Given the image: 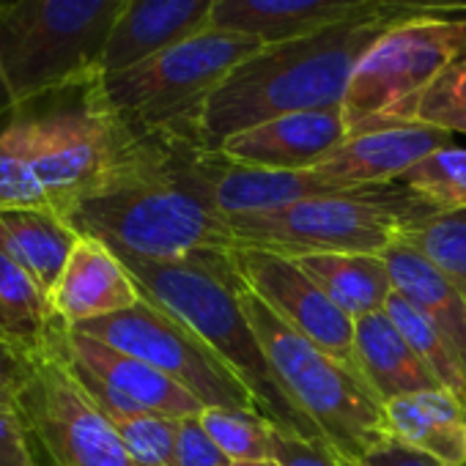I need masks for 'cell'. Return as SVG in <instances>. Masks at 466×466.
<instances>
[{
    "label": "cell",
    "instance_id": "obj_1",
    "mask_svg": "<svg viewBox=\"0 0 466 466\" xmlns=\"http://www.w3.org/2000/svg\"><path fill=\"white\" fill-rule=\"evenodd\" d=\"M195 151L198 143L181 135H137L110 178L66 219L80 237L148 261L230 253L237 237L200 187Z\"/></svg>",
    "mask_w": 466,
    "mask_h": 466
},
{
    "label": "cell",
    "instance_id": "obj_2",
    "mask_svg": "<svg viewBox=\"0 0 466 466\" xmlns=\"http://www.w3.org/2000/svg\"><path fill=\"white\" fill-rule=\"evenodd\" d=\"M395 23L400 17L387 0L362 17L324 31L261 45L233 66L200 105L192 140L206 151H217L230 135L264 121L289 113L343 107L357 64Z\"/></svg>",
    "mask_w": 466,
    "mask_h": 466
},
{
    "label": "cell",
    "instance_id": "obj_3",
    "mask_svg": "<svg viewBox=\"0 0 466 466\" xmlns=\"http://www.w3.org/2000/svg\"><path fill=\"white\" fill-rule=\"evenodd\" d=\"M140 294L189 327L253 395L258 411L289 433L327 441L275 373L250 319L242 310V280L230 253L184 261H148L118 253ZM329 444V441H327Z\"/></svg>",
    "mask_w": 466,
    "mask_h": 466
},
{
    "label": "cell",
    "instance_id": "obj_4",
    "mask_svg": "<svg viewBox=\"0 0 466 466\" xmlns=\"http://www.w3.org/2000/svg\"><path fill=\"white\" fill-rule=\"evenodd\" d=\"M124 0H15L0 9V127L99 75Z\"/></svg>",
    "mask_w": 466,
    "mask_h": 466
},
{
    "label": "cell",
    "instance_id": "obj_5",
    "mask_svg": "<svg viewBox=\"0 0 466 466\" xmlns=\"http://www.w3.org/2000/svg\"><path fill=\"white\" fill-rule=\"evenodd\" d=\"M239 302L283 387L343 458H368L392 444L384 403L360 373L280 321L245 283Z\"/></svg>",
    "mask_w": 466,
    "mask_h": 466
},
{
    "label": "cell",
    "instance_id": "obj_6",
    "mask_svg": "<svg viewBox=\"0 0 466 466\" xmlns=\"http://www.w3.org/2000/svg\"><path fill=\"white\" fill-rule=\"evenodd\" d=\"M428 214L433 208L395 181L305 198L275 211L228 217V222L237 248H264L289 258L310 253L384 256L406 225Z\"/></svg>",
    "mask_w": 466,
    "mask_h": 466
},
{
    "label": "cell",
    "instance_id": "obj_7",
    "mask_svg": "<svg viewBox=\"0 0 466 466\" xmlns=\"http://www.w3.org/2000/svg\"><path fill=\"white\" fill-rule=\"evenodd\" d=\"M258 47L261 42L253 36L206 28L129 69L99 75V88L110 110L135 135H181L192 140L200 105Z\"/></svg>",
    "mask_w": 466,
    "mask_h": 466
},
{
    "label": "cell",
    "instance_id": "obj_8",
    "mask_svg": "<svg viewBox=\"0 0 466 466\" xmlns=\"http://www.w3.org/2000/svg\"><path fill=\"white\" fill-rule=\"evenodd\" d=\"M64 332L36 357V373L20 395L39 466H135L113 422L88 398L64 357Z\"/></svg>",
    "mask_w": 466,
    "mask_h": 466
},
{
    "label": "cell",
    "instance_id": "obj_9",
    "mask_svg": "<svg viewBox=\"0 0 466 466\" xmlns=\"http://www.w3.org/2000/svg\"><path fill=\"white\" fill-rule=\"evenodd\" d=\"M461 58H466V23L431 17L395 23L351 75L343 99L349 135L390 116Z\"/></svg>",
    "mask_w": 466,
    "mask_h": 466
},
{
    "label": "cell",
    "instance_id": "obj_10",
    "mask_svg": "<svg viewBox=\"0 0 466 466\" xmlns=\"http://www.w3.org/2000/svg\"><path fill=\"white\" fill-rule=\"evenodd\" d=\"M72 329H80L124 354L148 362L159 373L178 381L187 392H192L203 409L228 406L258 411L250 390L228 370V365L189 327H184L146 297L129 310Z\"/></svg>",
    "mask_w": 466,
    "mask_h": 466
},
{
    "label": "cell",
    "instance_id": "obj_11",
    "mask_svg": "<svg viewBox=\"0 0 466 466\" xmlns=\"http://www.w3.org/2000/svg\"><path fill=\"white\" fill-rule=\"evenodd\" d=\"M230 264L239 280L264 299L280 321L360 373L354 357V321L294 258L264 248H233Z\"/></svg>",
    "mask_w": 466,
    "mask_h": 466
},
{
    "label": "cell",
    "instance_id": "obj_12",
    "mask_svg": "<svg viewBox=\"0 0 466 466\" xmlns=\"http://www.w3.org/2000/svg\"><path fill=\"white\" fill-rule=\"evenodd\" d=\"M444 146H452V135L444 129L414 121H381L351 132L310 170L343 189L381 187L395 184L411 165Z\"/></svg>",
    "mask_w": 466,
    "mask_h": 466
},
{
    "label": "cell",
    "instance_id": "obj_13",
    "mask_svg": "<svg viewBox=\"0 0 466 466\" xmlns=\"http://www.w3.org/2000/svg\"><path fill=\"white\" fill-rule=\"evenodd\" d=\"M349 137L343 107L289 113L219 143V154L230 162L269 170H310L332 148Z\"/></svg>",
    "mask_w": 466,
    "mask_h": 466
},
{
    "label": "cell",
    "instance_id": "obj_14",
    "mask_svg": "<svg viewBox=\"0 0 466 466\" xmlns=\"http://www.w3.org/2000/svg\"><path fill=\"white\" fill-rule=\"evenodd\" d=\"M195 170L206 198L222 217L275 211L305 198L343 192V187L324 181L313 170H269L239 165L219 151H206L200 146L195 151Z\"/></svg>",
    "mask_w": 466,
    "mask_h": 466
},
{
    "label": "cell",
    "instance_id": "obj_15",
    "mask_svg": "<svg viewBox=\"0 0 466 466\" xmlns=\"http://www.w3.org/2000/svg\"><path fill=\"white\" fill-rule=\"evenodd\" d=\"M50 299L66 327H80L135 308L143 294L110 245L80 237Z\"/></svg>",
    "mask_w": 466,
    "mask_h": 466
},
{
    "label": "cell",
    "instance_id": "obj_16",
    "mask_svg": "<svg viewBox=\"0 0 466 466\" xmlns=\"http://www.w3.org/2000/svg\"><path fill=\"white\" fill-rule=\"evenodd\" d=\"M64 354L77 368L99 376L107 387H113L132 409L154 411L165 417H195L203 411V403L187 392L178 381L159 373L148 362L124 354L80 329H66L64 335Z\"/></svg>",
    "mask_w": 466,
    "mask_h": 466
},
{
    "label": "cell",
    "instance_id": "obj_17",
    "mask_svg": "<svg viewBox=\"0 0 466 466\" xmlns=\"http://www.w3.org/2000/svg\"><path fill=\"white\" fill-rule=\"evenodd\" d=\"M217 0H124L99 75L132 64L211 28Z\"/></svg>",
    "mask_w": 466,
    "mask_h": 466
},
{
    "label": "cell",
    "instance_id": "obj_18",
    "mask_svg": "<svg viewBox=\"0 0 466 466\" xmlns=\"http://www.w3.org/2000/svg\"><path fill=\"white\" fill-rule=\"evenodd\" d=\"M384 4L387 0H217L211 28L272 45L362 17Z\"/></svg>",
    "mask_w": 466,
    "mask_h": 466
},
{
    "label": "cell",
    "instance_id": "obj_19",
    "mask_svg": "<svg viewBox=\"0 0 466 466\" xmlns=\"http://www.w3.org/2000/svg\"><path fill=\"white\" fill-rule=\"evenodd\" d=\"M395 444L439 466H466V403L444 387L400 395L384 403Z\"/></svg>",
    "mask_w": 466,
    "mask_h": 466
},
{
    "label": "cell",
    "instance_id": "obj_20",
    "mask_svg": "<svg viewBox=\"0 0 466 466\" xmlns=\"http://www.w3.org/2000/svg\"><path fill=\"white\" fill-rule=\"evenodd\" d=\"M354 357L381 403L441 387L384 310L354 321Z\"/></svg>",
    "mask_w": 466,
    "mask_h": 466
},
{
    "label": "cell",
    "instance_id": "obj_21",
    "mask_svg": "<svg viewBox=\"0 0 466 466\" xmlns=\"http://www.w3.org/2000/svg\"><path fill=\"white\" fill-rule=\"evenodd\" d=\"M80 233L75 225L50 208H9L0 211V250L15 258L47 294L58 286Z\"/></svg>",
    "mask_w": 466,
    "mask_h": 466
},
{
    "label": "cell",
    "instance_id": "obj_22",
    "mask_svg": "<svg viewBox=\"0 0 466 466\" xmlns=\"http://www.w3.org/2000/svg\"><path fill=\"white\" fill-rule=\"evenodd\" d=\"M384 261L390 267L395 291L433 324V329L452 346L466 370V297L425 258L400 242L384 253Z\"/></svg>",
    "mask_w": 466,
    "mask_h": 466
},
{
    "label": "cell",
    "instance_id": "obj_23",
    "mask_svg": "<svg viewBox=\"0 0 466 466\" xmlns=\"http://www.w3.org/2000/svg\"><path fill=\"white\" fill-rule=\"evenodd\" d=\"M313 283L351 319L384 310L392 297V275L384 256L370 253H310L294 258Z\"/></svg>",
    "mask_w": 466,
    "mask_h": 466
},
{
    "label": "cell",
    "instance_id": "obj_24",
    "mask_svg": "<svg viewBox=\"0 0 466 466\" xmlns=\"http://www.w3.org/2000/svg\"><path fill=\"white\" fill-rule=\"evenodd\" d=\"M50 294L0 250V340L42 357L64 332Z\"/></svg>",
    "mask_w": 466,
    "mask_h": 466
},
{
    "label": "cell",
    "instance_id": "obj_25",
    "mask_svg": "<svg viewBox=\"0 0 466 466\" xmlns=\"http://www.w3.org/2000/svg\"><path fill=\"white\" fill-rule=\"evenodd\" d=\"M398 242L411 248L466 297V208L433 211L406 225Z\"/></svg>",
    "mask_w": 466,
    "mask_h": 466
},
{
    "label": "cell",
    "instance_id": "obj_26",
    "mask_svg": "<svg viewBox=\"0 0 466 466\" xmlns=\"http://www.w3.org/2000/svg\"><path fill=\"white\" fill-rule=\"evenodd\" d=\"M384 313L400 329V335L409 340L414 354L428 365L433 379L466 403V370H463L458 354L452 351V346L433 329V324L411 302H406L398 291H392V297L387 299Z\"/></svg>",
    "mask_w": 466,
    "mask_h": 466
},
{
    "label": "cell",
    "instance_id": "obj_27",
    "mask_svg": "<svg viewBox=\"0 0 466 466\" xmlns=\"http://www.w3.org/2000/svg\"><path fill=\"white\" fill-rule=\"evenodd\" d=\"M381 121H414V124L444 129L450 135L452 132L466 135V58L450 64L433 83H428L417 96L395 107Z\"/></svg>",
    "mask_w": 466,
    "mask_h": 466
},
{
    "label": "cell",
    "instance_id": "obj_28",
    "mask_svg": "<svg viewBox=\"0 0 466 466\" xmlns=\"http://www.w3.org/2000/svg\"><path fill=\"white\" fill-rule=\"evenodd\" d=\"M398 184L411 189L433 211L466 208V148L444 146L411 165Z\"/></svg>",
    "mask_w": 466,
    "mask_h": 466
},
{
    "label": "cell",
    "instance_id": "obj_29",
    "mask_svg": "<svg viewBox=\"0 0 466 466\" xmlns=\"http://www.w3.org/2000/svg\"><path fill=\"white\" fill-rule=\"evenodd\" d=\"M200 422L230 461L272 458V422L258 411L206 406Z\"/></svg>",
    "mask_w": 466,
    "mask_h": 466
},
{
    "label": "cell",
    "instance_id": "obj_30",
    "mask_svg": "<svg viewBox=\"0 0 466 466\" xmlns=\"http://www.w3.org/2000/svg\"><path fill=\"white\" fill-rule=\"evenodd\" d=\"M135 466H176L178 422L176 417L137 411L110 420Z\"/></svg>",
    "mask_w": 466,
    "mask_h": 466
},
{
    "label": "cell",
    "instance_id": "obj_31",
    "mask_svg": "<svg viewBox=\"0 0 466 466\" xmlns=\"http://www.w3.org/2000/svg\"><path fill=\"white\" fill-rule=\"evenodd\" d=\"M272 458L278 466H340L343 455L327 444V441H313L297 433H289L283 428L272 425Z\"/></svg>",
    "mask_w": 466,
    "mask_h": 466
},
{
    "label": "cell",
    "instance_id": "obj_32",
    "mask_svg": "<svg viewBox=\"0 0 466 466\" xmlns=\"http://www.w3.org/2000/svg\"><path fill=\"white\" fill-rule=\"evenodd\" d=\"M233 461L219 450L200 422V414L184 417L178 422L176 441V466H230Z\"/></svg>",
    "mask_w": 466,
    "mask_h": 466
},
{
    "label": "cell",
    "instance_id": "obj_33",
    "mask_svg": "<svg viewBox=\"0 0 466 466\" xmlns=\"http://www.w3.org/2000/svg\"><path fill=\"white\" fill-rule=\"evenodd\" d=\"M0 466H39L17 406H0Z\"/></svg>",
    "mask_w": 466,
    "mask_h": 466
},
{
    "label": "cell",
    "instance_id": "obj_34",
    "mask_svg": "<svg viewBox=\"0 0 466 466\" xmlns=\"http://www.w3.org/2000/svg\"><path fill=\"white\" fill-rule=\"evenodd\" d=\"M36 373V357L0 340V406H17Z\"/></svg>",
    "mask_w": 466,
    "mask_h": 466
},
{
    "label": "cell",
    "instance_id": "obj_35",
    "mask_svg": "<svg viewBox=\"0 0 466 466\" xmlns=\"http://www.w3.org/2000/svg\"><path fill=\"white\" fill-rule=\"evenodd\" d=\"M390 6L400 20L431 17V20L466 23V0H390Z\"/></svg>",
    "mask_w": 466,
    "mask_h": 466
},
{
    "label": "cell",
    "instance_id": "obj_36",
    "mask_svg": "<svg viewBox=\"0 0 466 466\" xmlns=\"http://www.w3.org/2000/svg\"><path fill=\"white\" fill-rule=\"evenodd\" d=\"M365 461L370 466H439L436 461H431V458H425L420 452H411V450H406V447H400L395 441L376 450V452H370Z\"/></svg>",
    "mask_w": 466,
    "mask_h": 466
},
{
    "label": "cell",
    "instance_id": "obj_37",
    "mask_svg": "<svg viewBox=\"0 0 466 466\" xmlns=\"http://www.w3.org/2000/svg\"><path fill=\"white\" fill-rule=\"evenodd\" d=\"M230 466H278L275 458H261V461H233Z\"/></svg>",
    "mask_w": 466,
    "mask_h": 466
},
{
    "label": "cell",
    "instance_id": "obj_38",
    "mask_svg": "<svg viewBox=\"0 0 466 466\" xmlns=\"http://www.w3.org/2000/svg\"><path fill=\"white\" fill-rule=\"evenodd\" d=\"M340 466H370L365 458H343V463Z\"/></svg>",
    "mask_w": 466,
    "mask_h": 466
},
{
    "label": "cell",
    "instance_id": "obj_39",
    "mask_svg": "<svg viewBox=\"0 0 466 466\" xmlns=\"http://www.w3.org/2000/svg\"><path fill=\"white\" fill-rule=\"evenodd\" d=\"M9 4H15V0H0V9H6Z\"/></svg>",
    "mask_w": 466,
    "mask_h": 466
}]
</instances>
